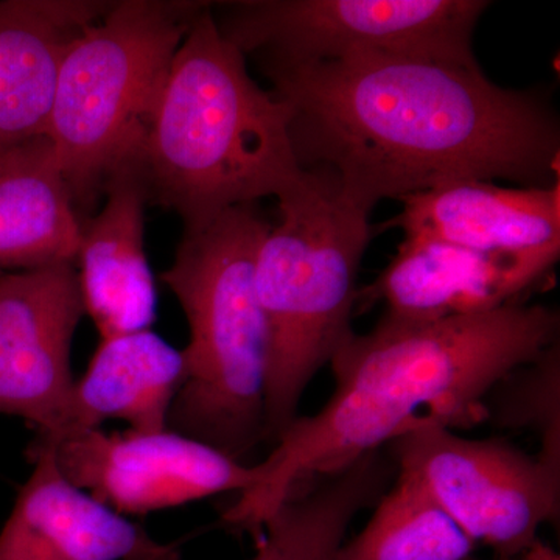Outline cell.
Returning <instances> with one entry per match:
<instances>
[{
    "label": "cell",
    "mask_w": 560,
    "mask_h": 560,
    "mask_svg": "<svg viewBox=\"0 0 560 560\" xmlns=\"http://www.w3.org/2000/svg\"><path fill=\"white\" fill-rule=\"evenodd\" d=\"M290 110L302 171L329 173L363 208L458 183H559L558 114L480 65L360 55L265 69Z\"/></svg>",
    "instance_id": "cell-1"
},
{
    "label": "cell",
    "mask_w": 560,
    "mask_h": 560,
    "mask_svg": "<svg viewBox=\"0 0 560 560\" xmlns=\"http://www.w3.org/2000/svg\"><path fill=\"white\" fill-rule=\"evenodd\" d=\"M559 331L556 308L525 302L429 323L383 316L370 334L352 331L329 363L334 396L280 434L223 522L257 540L287 497L308 481L348 469L416 427L485 422L493 386L558 342Z\"/></svg>",
    "instance_id": "cell-2"
},
{
    "label": "cell",
    "mask_w": 560,
    "mask_h": 560,
    "mask_svg": "<svg viewBox=\"0 0 560 560\" xmlns=\"http://www.w3.org/2000/svg\"><path fill=\"white\" fill-rule=\"evenodd\" d=\"M143 171L150 201L175 210L184 232L279 198L302 175L289 108L250 79L245 55L224 38L210 7L173 58Z\"/></svg>",
    "instance_id": "cell-3"
},
{
    "label": "cell",
    "mask_w": 560,
    "mask_h": 560,
    "mask_svg": "<svg viewBox=\"0 0 560 560\" xmlns=\"http://www.w3.org/2000/svg\"><path fill=\"white\" fill-rule=\"evenodd\" d=\"M271 224L254 205L184 232L161 279L186 313L190 340L167 429L242 460L267 440L268 329L256 261Z\"/></svg>",
    "instance_id": "cell-4"
},
{
    "label": "cell",
    "mask_w": 560,
    "mask_h": 560,
    "mask_svg": "<svg viewBox=\"0 0 560 560\" xmlns=\"http://www.w3.org/2000/svg\"><path fill=\"white\" fill-rule=\"evenodd\" d=\"M256 261V289L268 329L265 431L276 441L294 420L302 394L352 334L357 279L371 242V210L329 173L302 171L278 198Z\"/></svg>",
    "instance_id": "cell-5"
},
{
    "label": "cell",
    "mask_w": 560,
    "mask_h": 560,
    "mask_svg": "<svg viewBox=\"0 0 560 560\" xmlns=\"http://www.w3.org/2000/svg\"><path fill=\"white\" fill-rule=\"evenodd\" d=\"M201 2L124 0L70 43L55 86L47 138L77 212L116 173L143 164L173 58Z\"/></svg>",
    "instance_id": "cell-6"
},
{
    "label": "cell",
    "mask_w": 560,
    "mask_h": 560,
    "mask_svg": "<svg viewBox=\"0 0 560 560\" xmlns=\"http://www.w3.org/2000/svg\"><path fill=\"white\" fill-rule=\"evenodd\" d=\"M489 7L482 0H249L228 3L217 24L264 70L360 55L478 65L471 39Z\"/></svg>",
    "instance_id": "cell-7"
},
{
    "label": "cell",
    "mask_w": 560,
    "mask_h": 560,
    "mask_svg": "<svg viewBox=\"0 0 560 560\" xmlns=\"http://www.w3.org/2000/svg\"><path fill=\"white\" fill-rule=\"evenodd\" d=\"M396 469L416 475L475 545L514 558L560 515V466L501 438L470 440L425 423L388 444Z\"/></svg>",
    "instance_id": "cell-8"
},
{
    "label": "cell",
    "mask_w": 560,
    "mask_h": 560,
    "mask_svg": "<svg viewBox=\"0 0 560 560\" xmlns=\"http://www.w3.org/2000/svg\"><path fill=\"white\" fill-rule=\"evenodd\" d=\"M35 440L49 445L72 485L121 515L243 493L256 482L254 466L168 429L110 434L92 429Z\"/></svg>",
    "instance_id": "cell-9"
},
{
    "label": "cell",
    "mask_w": 560,
    "mask_h": 560,
    "mask_svg": "<svg viewBox=\"0 0 560 560\" xmlns=\"http://www.w3.org/2000/svg\"><path fill=\"white\" fill-rule=\"evenodd\" d=\"M84 313L75 265L0 275V415L36 434L65 427L75 378L72 338Z\"/></svg>",
    "instance_id": "cell-10"
},
{
    "label": "cell",
    "mask_w": 560,
    "mask_h": 560,
    "mask_svg": "<svg viewBox=\"0 0 560 560\" xmlns=\"http://www.w3.org/2000/svg\"><path fill=\"white\" fill-rule=\"evenodd\" d=\"M559 256L560 243L523 250H475L405 237L388 267L359 296L385 302L386 318L408 323L481 315L523 302Z\"/></svg>",
    "instance_id": "cell-11"
},
{
    "label": "cell",
    "mask_w": 560,
    "mask_h": 560,
    "mask_svg": "<svg viewBox=\"0 0 560 560\" xmlns=\"http://www.w3.org/2000/svg\"><path fill=\"white\" fill-rule=\"evenodd\" d=\"M33 470L0 530V560H180L176 544L154 540L77 488L49 445H28Z\"/></svg>",
    "instance_id": "cell-12"
},
{
    "label": "cell",
    "mask_w": 560,
    "mask_h": 560,
    "mask_svg": "<svg viewBox=\"0 0 560 560\" xmlns=\"http://www.w3.org/2000/svg\"><path fill=\"white\" fill-rule=\"evenodd\" d=\"M98 215L81 220V298L102 340L150 330L156 318V287L143 249V209L150 201L143 164L110 178Z\"/></svg>",
    "instance_id": "cell-13"
},
{
    "label": "cell",
    "mask_w": 560,
    "mask_h": 560,
    "mask_svg": "<svg viewBox=\"0 0 560 560\" xmlns=\"http://www.w3.org/2000/svg\"><path fill=\"white\" fill-rule=\"evenodd\" d=\"M386 226L405 237L475 250H523L560 243V183L510 189L467 179L400 198Z\"/></svg>",
    "instance_id": "cell-14"
},
{
    "label": "cell",
    "mask_w": 560,
    "mask_h": 560,
    "mask_svg": "<svg viewBox=\"0 0 560 560\" xmlns=\"http://www.w3.org/2000/svg\"><path fill=\"white\" fill-rule=\"evenodd\" d=\"M109 2L0 0V153L47 136L66 50Z\"/></svg>",
    "instance_id": "cell-15"
},
{
    "label": "cell",
    "mask_w": 560,
    "mask_h": 560,
    "mask_svg": "<svg viewBox=\"0 0 560 560\" xmlns=\"http://www.w3.org/2000/svg\"><path fill=\"white\" fill-rule=\"evenodd\" d=\"M81 220L47 136L0 153V270L75 265Z\"/></svg>",
    "instance_id": "cell-16"
},
{
    "label": "cell",
    "mask_w": 560,
    "mask_h": 560,
    "mask_svg": "<svg viewBox=\"0 0 560 560\" xmlns=\"http://www.w3.org/2000/svg\"><path fill=\"white\" fill-rule=\"evenodd\" d=\"M183 381V350L154 331L102 340L86 374L75 382L65 427L55 436L101 429L109 419L124 420L139 433L167 430Z\"/></svg>",
    "instance_id": "cell-17"
},
{
    "label": "cell",
    "mask_w": 560,
    "mask_h": 560,
    "mask_svg": "<svg viewBox=\"0 0 560 560\" xmlns=\"http://www.w3.org/2000/svg\"><path fill=\"white\" fill-rule=\"evenodd\" d=\"M396 464L381 451L348 469L301 486L265 523L253 560H330L350 523L388 489Z\"/></svg>",
    "instance_id": "cell-18"
},
{
    "label": "cell",
    "mask_w": 560,
    "mask_h": 560,
    "mask_svg": "<svg viewBox=\"0 0 560 560\" xmlns=\"http://www.w3.org/2000/svg\"><path fill=\"white\" fill-rule=\"evenodd\" d=\"M475 550L419 478L397 469L371 521L330 560H467Z\"/></svg>",
    "instance_id": "cell-19"
},
{
    "label": "cell",
    "mask_w": 560,
    "mask_h": 560,
    "mask_svg": "<svg viewBox=\"0 0 560 560\" xmlns=\"http://www.w3.org/2000/svg\"><path fill=\"white\" fill-rule=\"evenodd\" d=\"M488 420L500 429L529 431L540 441L537 455L560 466V345L512 370L486 399Z\"/></svg>",
    "instance_id": "cell-20"
},
{
    "label": "cell",
    "mask_w": 560,
    "mask_h": 560,
    "mask_svg": "<svg viewBox=\"0 0 560 560\" xmlns=\"http://www.w3.org/2000/svg\"><path fill=\"white\" fill-rule=\"evenodd\" d=\"M467 560H480L471 556L470 559ZM495 560H560V556L558 551H555V548L550 547V545L545 544L540 539L533 545V547L528 548V550L523 551L522 555L514 556V558L506 559H495Z\"/></svg>",
    "instance_id": "cell-21"
}]
</instances>
